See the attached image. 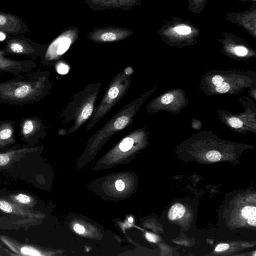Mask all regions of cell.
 I'll use <instances>...</instances> for the list:
<instances>
[{
  "instance_id": "6",
  "label": "cell",
  "mask_w": 256,
  "mask_h": 256,
  "mask_svg": "<svg viewBox=\"0 0 256 256\" xmlns=\"http://www.w3.org/2000/svg\"><path fill=\"white\" fill-rule=\"evenodd\" d=\"M40 148L38 146L24 144L0 148V170L10 168L14 162L37 152Z\"/></svg>"
},
{
  "instance_id": "10",
  "label": "cell",
  "mask_w": 256,
  "mask_h": 256,
  "mask_svg": "<svg viewBox=\"0 0 256 256\" xmlns=\"http://www.w3.org/2000/svg\"><path fill=\"white\" fill-rule=\"evenodd\" d=\"M0 240L16 256H41L48 254L36 245L22 242L4 234L0 235Z\"/></svg>"
},
{
  "instance_id": "29",
  "label": "cell",
  "mask_w": 256,
  "mask_h": 256,
  "mask_svg": "<svg viewBox=\"0 0 256 256\" xmlns=\"http://www.w3.org/2000/svg\"><path fill=\"white\" fill-rule=\"evenodd\" d=\"M74 230L78 234H82L84 232V228L79 224H76L74 226Z\"/></svg>"
},
{
  "instance_id": "15",
  "label": "cell",
  "mask_w": 256,
  "mask_h": 256,
  "mask_svg": "<svg viewBox=\"0 0 256 256\" xmlns=\"http://www.w3.org/2000/svg\"><path fill=\"white\" fill-rule=\"evenodd\" d=\"M94 109L93 102H87L82 108L80 115L78 117L75 126L78 128L82 123L84 122L91 116Z\"/></svg>"
},
{
  "instance_id": "17",
  "label": "cell",
  "mask_w": 256,
  "mask_h": 256,
  "mask_svg": "<svg viewBox=\"0 0 256 256\" xmlns=\"http://www.w3.org/2000/svg\"><path fill=\"white\" fill-rule=\"evenodd\" d=\"M222 77L220 75H215L212 78V82L216 86V90L220 94H224L230 89V86L228 84L224 82Z\"/></svg>"
},
{
  "instance_id": "20",
  "label": "cell",
  "mask_w": 256,
  "mask_h": 256,
  "mask_svg": "<svg viewBox=\"0 0 256 256\" xmlns=\"http://www.w3.org/2000/svg\"><path fill=\"white\" fill-rule=\"evenodd\" d=\"M206 158L211 162H217L221 158V154L218 151L211 150L206 154Z\"/></svg>"
},
{
  "instance_id": "28",
  "label": "cell",
  "mask_w": 256,
  "mask_h": 256,
  "mask_svg": "<svg viewBox=\"0 0 256 256\" xmlns=\"http://www.w3.org/2000/svg\"><path fill=\"white\" fill-rule=\"evenodd\" d=\"M116 187L118 190L122 191L124 188V184L120 180H117L116 182Z\"/></svg>"
},
{
  "instance_id": "4",
  "label": "cell",
  "mask_w": 256,
  "mask_h": 256,
  "mask_svg": "<svg viewBox=\"0 0 256 256\" xmlns=\"http://www.w3.org/2000/svg\"><path fill=\"white\" fill-rule=\"evenodd\" d=\"M123 78H116L114 82L108 88L106 94L105 95L99 107L96 110L95 115L92 117L93 118L90 122V124L88 125V127L92 126L101 118L110 108L111 106L114 104V102L118 100V98H120L126 88L128 86V81L124 84H122V79Z\"/></svg>"
},
{
  "instance_id": "24",
  "label": "cell",
  "mask_w": 256,
  "mask_h": 256,
  "mask_svg": "<svg viewBox=\"0 0 256 256\" xmlns=\"http://www.w3.org/2000/svg\"><path fill=\"white\" fill-rule=\"evenodd\" d=\"M174 100V96L171 94H166L161 98V102L164 104H168Z\"/></svg>"
},
{
  "instance_id": "21",
  "label": "cell",
  "mask_w": 256,
  "mask_h": 256,
  "mask_svg": "<svg viewBox=\"0 0 256 256\" xmlns=\"http://www.w3.org/2000/svg\"><path fill=\"white\" fill-rule=\"evenodd\" d=\"M228 122L232 128H240L243 126L242 122L237 118H229Z\"/></svg>"
},
{
  "instance_id": "8",
  "label": "cell",
  "mask_w": 256,
  "mask_h": 256,
  "mask_svg": "<svg viewBox=\"0 0 256 256\" xmlns=\"http://www.w3.org/2000/svg\"><path fill=\"white\" fill-rule=\"evenodd\" d=\"M34 60H16L7 58L0 48V72L18 76L30 72L36 67Z\"/></svg>"
},
{
  "instance_id": "2",
  "label": "cell",
  "mask_w": 256,
  "mask_h": 256,
  "mask_svg": "<svg viewBox=\"0 0 256 256\" xmlns=\"http://www.w3.org/2000/svg\"><path fill=\"white\" fill-rule=\"evenodd\" d=\"M3 49L6 56L16 55L25 56L34 60L42 58L46 50V46L32 42L24 34L16 36L8 35L5 40Z\"/></svg>"
},
{
  "instance_id": "22",
  "label": "cell",
  "mask_w": 256,
  "mask_h": 256,
  "mask_svg": "<svg viewBox=\"0 0 256 256\" xmlns=\"http://www.w3.org/2000/svg\"><path fill=\"white\" fill-rule=\"evenodd\" d=\"M174 30L181 34H188L191 32V28L186 26H178L174 28Z\"/></svg>"
},
{
  "instance_id": "3",
  "label": "cell",
  "mask_w": 256,
  "mask_h": 256,
  "mask_svg": "<svg viewBox=\"0 0 256 256\" xmlns=\"http://www.w3.org/2000/svg\"><path fill=\"white\" fill-rule=\"evenodd\" d=\"M80 30L76 26L66 28L46 48L42 58L44 64L56 60L65 53L70 46L78 38Z\"/></svg>"
},
{
  "instance_id": "5",
  "label": "cell",
  "mask_w": 256,
  "mask_h": 256,
  "mask_svg": "<svg viewBox=\"0 0 256 256\" xmlns=\"http://www.w3.org/2000/svg\"><path fill=\"white\" fill-rule=\"evenodd\" d=\"M134 34V31L124 27L107 26L95 28L89 32L86 38L94 42L106 43L126 39Z\"/></svg>"
},
{
  "instance_id": "27",
  "label": "cell",
  "mask_w": 256,
  "mask_h": 256,
  "mask_svg": "<svg viewBox=\"0 0 256 256\" xmlns=\"http://www.w3.org/2000/svg\"><path fill=\"white\" fill-rule=\"evenodd\" d=\"M229 248V245L227 244H218L216 248V252H222L227 250Z\"/></svg>"
},
{
  "instance_id": "7",
  "label": "cell",
  "mask_w": 256,
  "mask_h": 256,
  "mask_svg": "<svg viewBox=\"0 0 256 256\" xmlns=\"http://www.w3.org/2000/svg\"><path fill=\"white\" fill-rule=\"evenodd\" d=\"M44 134V126L39 118L34 116L20 120L19 134L26 144L35 146Z\"/></svg>"
},
{
  "instance_id": "14",
  "label": "cell",
  "mask_w": 256,
  "mask_h": 256,
  "mask_svg": "<svg viewBox=\"0 0 256 256\" xmlns=\"http://www.w3.org/2000/svg\"><path fill=\"white\" fill-rule=\"evenodd\" d=\"M5 197L12 202L26 208L33 210L36 204L34 197L25 192H14Z\"/></svg>"
},
{
  "instance_id": "23",
  "label": "cell",
  "mask_w": 256,
  "mask_h": 256,
  "mask_svg": "<svg viewBox=\"0 0 256 256\" xmlns=\"http://www.w3.org/2000/svg\"><path fill=\"white\" fill-rule=\"evenodd\" d=\"M56 70L60 74H64L68 72L69 68L64 63L60 62L56 66Z\"/></svg>"
},
{
  "instance_id": "25",
  "label": "cell",
  "mask_w": 256,
  "mask_h": 256,
  "mask_svg": "<svg viewBox=\"0 0 256 256\" xmlns=\"http://www.w3.org/2000/svg\"><path fill=\"white\" fill-rule=\"evenodd\" d=\"M236 54L239 56H244L248 54L247 49L243 46H237L234 48Z\"/></svg>"
},
{
  "instance_id": "26",
  "label": "cell",
  "mask_w": 256,
  "mask_h": 256,
  "mask_svg": "<svg viewBox=\"0 0 256 256\" xmlns=\"http://www.w3.org/2000/svg\"><path fill=\"white\" fill-rule=\"evenodd\" d=\"M146 236L148 240L154 242H157L159 240L158 237L156 235L148 232L146 233Z\"/></svg>"
},
{
  "instance_id": "16",
  "label": "cell",
  "mask_w": 256,
  "mask_h": 256,
  "mask_svg": "<svg viewBox=\"0 0 256 256\" xmlns=\"http://www.w3.org/2000/svg\"><path fill=\"white\" fill-rule=\"evenodd\" d=\"M185 208L184 206L179 203L172 206L168 212V217L171 220H174L181 218L184 214Z\"/></svg>"
},
{
  "instance_id": "12",
  "label": "cell",
  "mask_w": 256,
  "mask_h": 256,
  "mask_svg": "<svg viewBox=\"0 0 256 256\" xmlns=\"http://www.w3.org/2000/svg\"><path fill=\"white\" fill-rule=\"evenodd\" d=\"M0 210L4 213L26 218L32 220L40 218V216L36 214L33 210L18 206L6 197H0Z\"/></svg>"
},
{
  "instance_id": "32",
  "label": "cell",
  "mask_w": 256,
  "mask_h": 256,
  "mask_svg": "<svg viewBox=\"0 0 256 256\" xmlns=\"http://www.w3.org/2000/svg\"></svg>"
},
{
  "instance_id": "1",
  "label": "cell",
  "mask_w": 256,
  "mask_h": 256,
  "mask_svg": "<svg viewBox=\"0 0 256 256\" xmlns=\"http://www.w3.org/2000/svg\"><path fill=\"white\" fill-rule=\"evenodd\" d=\"M50 88L47 72L38 70L0 82V103L24 106L42 99Z\"/></svg>"
},
{
  "instance_id": "18",
  "label": "cell",
  "mask_w": 256,
  "mask_h": 256,
  "mask_svg": "<svg viewBox=\"0 0 256 256\" xmlns=\"http://www.w3.org/2000/svg\"><path fill=\"white\" fill-rule=\"evenodd\" d=\"M134 144V140L131 136L124 138L119 144V148L122 152H126L130 150Z\"/></svg>"
},
{
  "instance_id": "13",
  "label": "cell",
  "mask_w": 256,
  "mask_h": 256,
  "mask_svg": "<svg viewBox=\"0 0 256 256\" xmlns=\"http://www.w3.org/2000/svg\"><path fill=\"white\" fill-rule=\"evenodd\" d=\"M16 142L14 121H0V148L10 146Z\"/></svg>"
},
{
  "instance_id": "30",
  "label": "cell",
  "mask_w": 256,
  "mask_h": 256,
  "mask_svg": "<svg viewBox=\"0 0 256 256\" xmlns=\"http://www.w3.org/2000/svg\"><path fill=\"white\" fill-rule=\"evenodd\" d=\"M7 248L4 246V244L0 242V256H8L6 252Z\"/></svg>"
},
{
  "instance_id": "11",
  "label": "cell",
  "mask_w": 256,
  "mask_h": 256,
  "mask_svg": "<svg viewBox=\"0 0 256 256\" xmlns=\"http://www.w3.org/2000/svg\"><path fill=\"white\" fill-rule=\"evenodd\" d=\"M84 3L94 11L120 9L128 10L140 4V0H84Z\"/></svg>"
},
{
  "instance_id": "31",
  "label": "cell",
  "mask_w": 256,
  "mask_h": 256,
  "mask_svg": "<svg viewBox=\"0 0 256 256\" xmlns=\"http://www.w3.org/2000/svg\"><path fill=\"white\" fill-rule=\"evenodd\" d=\"M128 221L129 222H132L133 221V218L132 217H130L128 218Z\"/></svg>"
},
{
  "instance_id": "19",
  "label": "cell",
  "mask_w": 256,
  "mask_h": 256,
  "mask_svg": "<svg viewBox=\"0 0 256 256\" xmlns=\"http://www.w3.org/2000/svg\"><path fill=\"white\" fill-rule=\"evenodd\" d=\"M242 215L246 219L256 216V208L254 206H246L242 210Z\"/></svg>"
},
{
  "instance_id": "9",
  "label": "cell",
  "mask_w": 256,
  "mask_h": 256,
  "mask_svg": "<svg viewBox=\"0 0 256 256\" xmlns=\"http://www.w3.org/2000/svg\"><path fill=\"white\" fill-rule=\"evenodd\" d=\"M29 31L28 25L18 16L0 11V33L16 36Z\"/></svg>"
}]
</instances>
